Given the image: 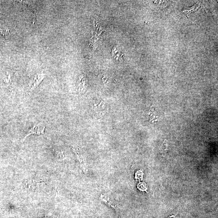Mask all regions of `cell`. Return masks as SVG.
<instances>
[{
  "label": "cell",
  "mask_w": 218,
  "mask_h": 218,
  "mask_svg": "<svg viewBox=\"0 0 218 218\" xmlns=\"http://www.w3.org/2000/svg\"><path fill=\"white\" fill-rule=\"evenodd\" d=\"M43 79V78L41 76H37L34 78H33L31 80V82H30L29 86V90L30 91H32V90H34V89L37 86H38V84L40 83L41 81Z\"/></svg>",
  "instance_id": "7a4b0ae2"
},
{
  "label": "cell",
  "mask_w": 218,
  "mask_h": 218,
  "mask_svg": "<svg viewBox=\"0 0 218 218\" xmlns=\"http://www.w3.org/2000/svg\"><path fill=\"white\" fill-rule=\"evenodd\" d=\"M200 8V6L199 5L196 4L190 10L184 11H183V12L185 13V15H187V16L188 17V15L189 14H191V13L196 11H197Z\"/></svg>",
  "instance_id": "277c9868"
},
{
  "label": "cell",
  "mask_w": 218,
  "mask_h": 218,
  "mask_svg": "<svg viewBox=\"0 0 218 218\" xmlns=\"http://www.w3.org/2000/svg\"><path fill=\"white\" fill-rule=\"evenodd\" d=\"M138 187L141 191H146L147 189V186L145 183H139L138 185Z\"/></svg>",
  "instance_id": "5b68a950"
},
{
  "label": "cell",
  "mask_w": 218,
  "mask_h": 218,
  "mask_svg": "<svg viewBox=\"0 0 218 218\" xmlns=\"http://www.w3.org/2000/svg\"><path fill=\"white\" fill-rule=\"evenodd\" d=\"M143 177V173L141 171H138L136 173L135 178L137 179H142V177Z\"/></svg>",
  "instance_id": "8992f818"
},
{
  "label": "cell",
  "mask_w": 218,
  "mask_h": 218,
  "mask_svg": "<svg viewBox=\"0 0 218 218\" xmlns=\"http://www.w3.org/2000/svg\"><path fill=\"white\" fill-rule=\"evenodd\" d=\"M112 55L114 58L120 60V59L122 58V53L120 52V50L117 49L116 47H114L112 51Z\"/></svg>",
  "instance_id": "3957f363"
},
{
  "label": "cell",
  "mask_w": 218,
  "mask_h": 218,
  "mask_svg": "<svg viewBox=\"0 0 218 218\" xmlns=\"http://www.w3.org/2000/svg\"><path fill=\"white\" fill-rule=\"evenodd\" d=\"M45 129V126L41 122L35 124L34 125L33 127L30 129L28 131V133L25 136L23 140V142L28 137L31 135H41L44 134V130Z\"/></svg>",
  "instance_id": "6da1fadb"
}]
</instances>
